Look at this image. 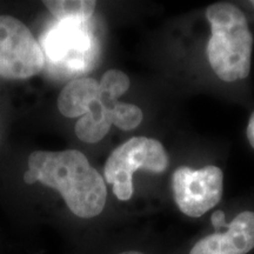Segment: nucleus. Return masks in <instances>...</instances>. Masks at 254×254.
<instances>
[{"label": "nucleus", "mask_w": 254, "mask_h": 254, "mask_svg": "<svg viewBox=\"0 0 254 254\" xmlns=\"http://www.w3.org/2000/svg\"><path fill=\"white\" fill-rule=\"evenodd\" d=\"M173 198L186 217L198 219L213 209L224 193V173L214 165L200 170L178 167L172 176Z\"/></svg>", "instance_id": "obj_5"}, {"label": "nucleus", "mask_w": 254, "mask_h": 254, "mask_svg": "<svg viewBox=\"0 0 254 254\" xmlns=\"http://www.w3.org/2000/svg\"><path fill=\"white\" fill-rule=\"evenodd\" d=\"M211 222L214 232L196 240L187 254H249L254 250L253 211H241L230 222L217 211Z\"/></svg>", "instance_id": "obj_7"}, {"label": "nucleus", "mask_w": 254, "mask_h": 254, "mask_svg": "<svg viewBox=\"0 0 254 254\" xmlns=\"http://www.w3.org/2000/svg\"><path fill=\"white\" fill-rule=\"evenodd\" d=\"M26 184L43 183L62 194L73 214L81 219H93L103 213L107 189L97 170L81 152L37 151L28 157Z\"/></svg>", "instance_id": "obj_1"}, {"label": "nucleus", "mask_w": 254, "mask_h": 254, "mask_svg": "<svg viewBox=\"0 0 254 254\" xmlns=\"http://www.w3.org/2000/svg\"><path fill=\"white\" fill-rule=\"evenodd\" d=\"M110 114L113 125L123 131L135 128L142 122V111L132 104L117 101L110 109Z\"/></svg>", "instance_id": "obj_12"}, {"label": "nucleus", "mask_w": 254, "mask_h": 254, "mask_svg": "<svg viewBox=\"0 0 254 254\" xmlns=\"http://www.w3.org/2000/svg\"><path fill=\"white\" fill-rule=\"evenodd\" d=\"M101 99L100 84L92 78H80L66 85L59 94L58 109L67 118H77L90 112Z\"/></svg>", "instance_id": "obj_8"}, {"label": "nucleus", "mask_w": 254, "mask_h": 254, "mask_svg": "<svg viewBox=\"0 0 254 254\" xmlns=\"http://www.w3.org/2000/svg\"><path fill=\"white\" fill-rule=\"evenodd\" d=\"M206 18L212 33L206 51L213 72L226 82L246 79L254 39L244 12L231 2H217L206 9Z\"/></svg>", "instance_id": "obj_2"}, {"label": "nucleus", "mask_w": 254, "mask_h": 254, "mask_svg": "<svg viewBox=\"0 0 254 254\" xmlns=\"http://www.w3.org/2000/svg\"><path fill=\"white\" fill-rule=\"evenodd\" d=\"M170 164L168 154L160 141L146 136H135L117 147L107 159L104 168L106 182L113 187V193L122 201L133 195V173L146 170L163 173Z\"/></svg>", "instance_id": "obj_3"}, {"label": "nucleus", "mask_w": 254, "mask_h": 254, "mask_svg": "<svg viewBox=\"0 0 254 254\" xmlns=\"http://www.w3.org/2000/svg\"><path fill=\"white\" fill-rule=\"evenodd\" d=\"M46 7L58 21L64 20H74V21H84L87 23L88 19L93 14L95 5L97 2L92 0H79V1H73V0H53V1H44Z\"/></svg>", "instance_id": "obj_10"}, {"label": "nucleus", "mask_w": 254, "mask_h": 254, "mask_svg": "<svg viewBox=\"0 0 254 254\" xmlns=\"http://www.w3.org/2000/svg\"><path fill=\"white\" fill-rule=\"evenodd\" d=\"M112 125L110 109L101 99L93 105L90 112L82 116L75 125V134L81 141L94 144L107 134Z\"/></svg>", "instance_id": "obj_9"}, {"label": "nucleus", "mask_w": 254, "mask_h": 254, "mask_svg": "<svg viewBox=\"0 0 254 254\" xmlns=\"http://www.w3.org/2000/svg\"><path fill=\"white\" fill-rule=\"evenodd\" d=\"M101 91V101L107 109H111L117 99L126 93L129 88L131 81L125 73L118 69H110L103 75L99 82Z\"/></svg>", "instance_id": "obj_11"}, {"label": "nucleus", "mask_w": 254, "mask_h": 254, "mask_svg": "<svg viewBox=\"0 0 254 254\" xmlns=\"http://www.w3.org/2000/svg\"><path fill=\"white\" fill-rule=\"evenodd\" d=\"M43 49L51 63L75 73L86 72L97 55L94 36L84 21H58L43 37Z\"/></svg>", "instance_id": "obj_6"}, {"label": "nucleus", "mask_w": 254, "mask_h": 254, "mask_svg": "<svg viewBox=\"0 0 254 254\" xmlns=\"http://www.w3.org/2000/svg\"><path fill=\"white\" fill-rule=\"evenodd\" d=\"M246 134L251 146L254 148V112L251 114L250 117L249 125H247V129H246Z\"/></svg>", "instance_id": "obj_13"}, {"label": "nucleus", "mask_w": 254, "mask_h": 254, "mask_svg": "<svg viewBox=\"0 0 254 254\" xmlns=\"http://www.w3.org/2000/svg\"><path fill=\"white\" fill-rule=\"evenodd\" d=\"M118 254H146V253L139 250H125V251H122V252Z\"/></svg>", "instance_id": "obj_14"}, {"label": "nucleus", "mask_w": 254, "mask_h": 254, "mask_svg": "<svg viewBox=\"0 0 254 254\" xmlns=\"http://www.w3.org/2000/svg\"><path fill=\"white\" fill-rule=\"evenodd\" d=\"M45 56L26 25L11 15H0V75L27 79L43 69Z\"/></svg>", "instance_id": "obj_4"}, {"label": "nucleus", "mask_w": 254, "mask_h": 254, "mask_svg": "<svg viewBox=\"0 0 254 254\" xmlns=\"http://www.w3.org/2000/svg\"><path fill=\"white\" fill-rule=\"evenodd\" d=\"M251 4H252L253 7H254V0H252V1H251Z\"/></svg>", "instance_id": "obj_15"}]
</instances>
